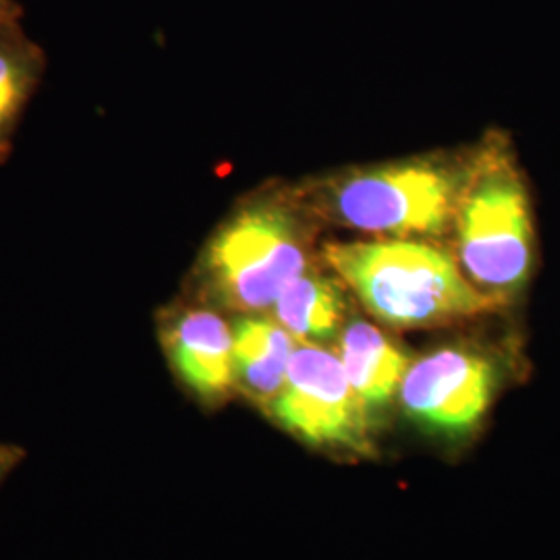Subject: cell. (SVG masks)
I'll list each match as a JSON object with an SVG mask.
<instances>
[{
  "instance_id": "12",
  "label": "cell",
  "mask_w": 560,
  "mask_h": 560,
  "mask_svg": "<svg viewBox=\"0 0 560 560\" xmlns=\"http://www.w3.org/2000/svg\"><path fill=\"white\" fill-rule=\"evenodd\" d=\"M23 455V448L15 444H0V483L20 465Z\"/></svg>"
},
{
  "instance_id": "10",
  "label": "cell",
  "mask_w": 560,
  "mask_h": 560,
  "mask_svg": "<svg viewBox=\"0 0 560 560\" xmlns=\"http://www.w3.org/2000/svg\"><path fill=\"white\" fill-rule=\"evenodd\" d=\"M46 55L21 23L0 30V162L7 161L21 117L40 85Z\"/></svg>"
},
{
  "instance_id": "2",
  "label": "cell",
  "mask_w": 560,
  "mask_h": 560,
  "mask_svg": "<svg viewBox=\"0 0 560 560\" xmlns=\"http://www.w3.org/2000/svg\"><path fill=\"white\" fill-rule=\"evenodd\" d=\"M459 260L469 280L502 305L536 266V222L527 183L504 145L481 154L457 200Z\"/></svg>"
},
{
  "instance_id": "1",
  "label": "cell",
  "mask_w": 560,
  "mask_h": 560,
  "mask_svg": "<svg viewBox=\"0 0 560 560\" xmlns=\"http://www.w3.org/2000/svg\"><path fill=\"white\" fill-rule=\"evenodd\" d=\"M326 261L372 316L397 328L439 326L502 307L446 252L420 241L328 245Z\"/></svg>"
},
{
  "instance_id": "3",
  "label": "cell",
  "mask_w": 560,
  "mask_h": 560,
  "mask_svg": "<svg viewBox=\"0 0 560 560\" xmlns=\"http://www.w3.org/2000/svg\"><path fill=\"white\" fill-rule=\"evenodd\" d=\"M305 266L298 221L277 203L256 201L237 210L208 243L201 279L212 300L254 314L272 307Z\"/></svg>"
},
{
  "instance_id": "9",
  "label": "cell",
  "mask_w": 560,
  "mask_h": 560,
  "mask_svg": "<svg viewBox=\"0 0 560 560\" xmlns=\"http://www.w3.org/2000/svg\"><path fill=\"white\" fill-rule=\"evenodd\" d=\"M342 370L368 407L393 399L409 370V360L381 328L368 322H351L339 339Z\"/></svg>"
},
{
  "instance_id": "5",
  "label": "cell",
  "mask_w": 560,
  "mask_h": 560,
  "mask_svg": "<svg viewBox=\"0 0 560 560\" xmlns=\"http://www.w3.org/2000/svg\"><path fill=\"white\" fill-rule=\"evenodd\" d=\"M284 430L307 444L368 453V405L347 378L339 355L303 342L289 361L287 381L268 407Z\"/></svg>"
},
{
  "instance_id": "8",
  "label": "cell",
  "mask_w": 560,
  "mask_h": 560,
  "mask_svg": "<svg viewBox=\"0 0 560 560\" xmlns=\"http://www.w3.org/2000/svg\"><path fill=\"white\" fill-rule=\"evenodd\" d=\"M295 351L293 335L277 320L243 316L233 326L235 386L261 407H270L287 381Z\"/></svg>"
},
{
  "instance_id": "13",
  "label": "cell",
  "mask_w": 560,
  "mask_h": 560,
  "mask_svg": "<svg viewBox=\"0 0 560 560\" xmlns=\"http://www.w3.org/2000/svg\"><path fill=\"white\" fill-rule=\"evenodd\" d=\"M23 18V9H21L18 0H0V30L9 27V25H18Z\"/></svg>"
},
{
  "instance_id": "11",
  "label": "cell",
  "mask_w": 560,
  "mask_h": 560,
  "mask_svg": "<svg viewBox=\"0 0 560 560\" xmlns=\"http://www.w3.org/2000/svg\"><path fill=\"white\" fill-rule=\"evenodd\" d=\"M272 307L280 326L310 345L330 339L345 316L339 287L316 272H301L291 280Z\"/></svg>"
},
{
  "instance_id": "4",
  "label": "cell",
  "mask_w": 560,
  "mask_h": 560,
  "mask_svg": "<svg viewBox=\"0 0 560 560\" xmlns=\"http://www.w3.org/2000/svg\"><path fill=\"white\" fill-rule=\"evenodd\" d=\"M342 224L368 233H436L459 200L455 175L425 162L368 171L342 180L330 194Z\"/></svg>"
},
{
  "instance_id": "7",
  "label": "cell",
  "mask_w": 560,
  "mask_h": 560,
  "mask_svg": "<svg viewBox=\"0 0 560 560\" xmlns=\"http://www.w3.org/2000/svg\"><path fill=\"white\" fill-rule=\"evenodd\" d=\"M162 347L180 382L203 402L217 405L237 388L233 328L217 312H175L162 322Z\"/></svg>"
},
{
  "instance_id": "6",
  "label": "cell",
  "mask_w": 560,
  "mask_h": 560,
  "mask_svg": "<svg viewBox=\"0 0 560 560\" xmlns=\"http://www.w3.org/2000/svg\"><path fill=\"white\" fill-rule=\"evenodd\" d=\"M499 386L494 363L476 351L439 349L409 365L400 382L405 411L423 425L463 432L480 423Z\"/></svg>"
}]
</instances>
